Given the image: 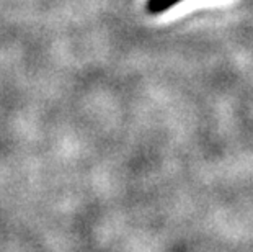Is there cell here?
Masks as SVG:
<instances>
[{"label":"cell","mask_w":253,"mask_h":252,"mask_svg":"<svg viewBox=\"0 0 253 252\" xmlns=\"http://www.w3.org/2000/svg\"><path fill=\"white\" fill-rule=\"evenodd\" d=\"M180 2H183V0H147L145 8H147L149 13L160 15V13L167 12V10H170L171 7H175V5Z\"/></svg>","instance_id":"1"}]
</instances>
